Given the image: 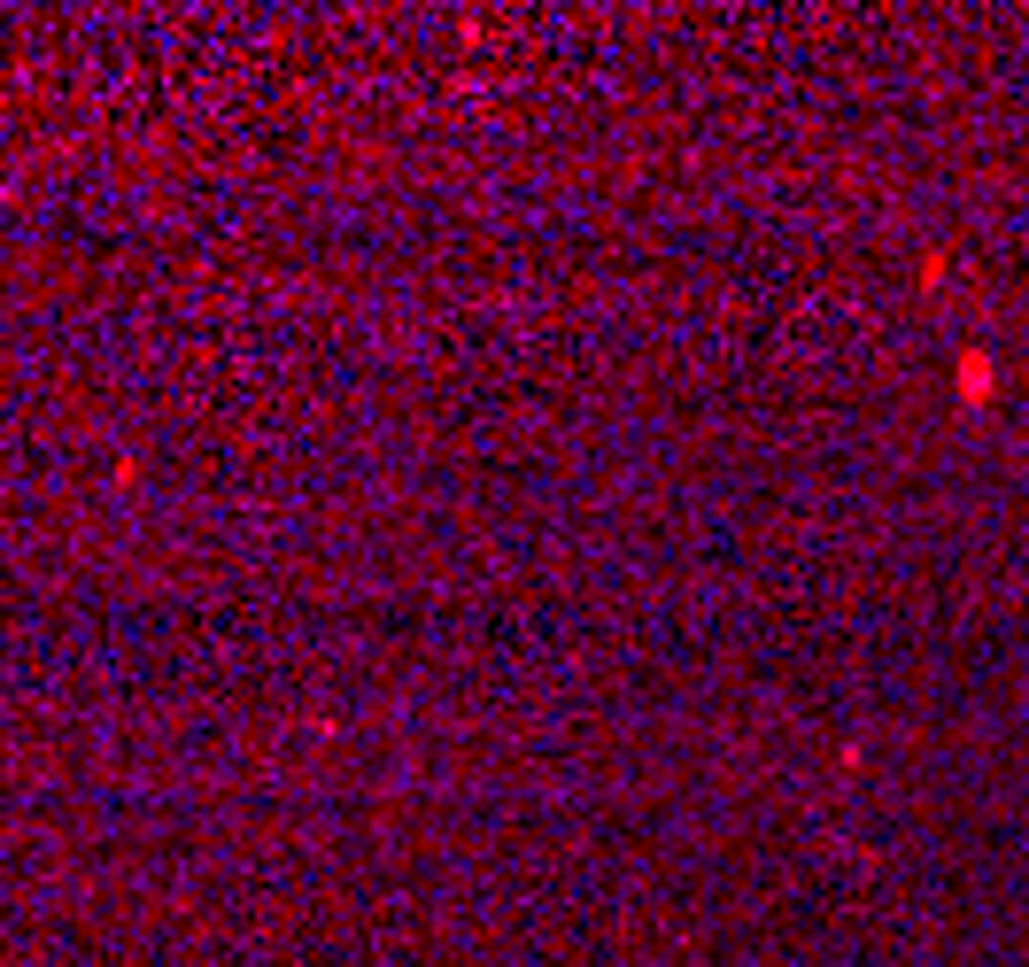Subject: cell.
<instances>
[{
	"label": "cell",
	"mask_w": 1029,
	"mask_h": 967,
	"mask_svg": "<svg viewBox=\"0 0 1029 967\" xmlns=\"http://www.w3.org/2000/svg\"><path fill=\"white\" fill-rule=\"evenodd\" d=\"M983 387H991V364H983V356H960V403H983Z\"/></svg>",
	"instance_id": "cell-1"
}]
</instances>
